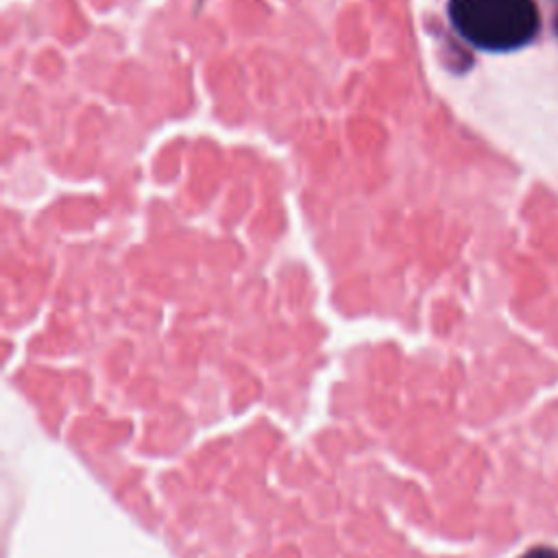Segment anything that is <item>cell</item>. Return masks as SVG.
I'll return each mask as SVG.
<instances>
[{"label": "cell", "instance_id": "cell-1", "mask_svg": "<svg viewBox=\"0 0 558 558\" xmlns=\"http://www.w3.org/2000/svg\"><path fill=\"white\" fill-rule=\"evenodd\" d=\"M449 17L469 44L490 52L525 46L541 24L532 0H449Z\"/></svg>", "mask_w": 558, "mask_h": 558}, {"label": "cell", "instance_id": "cell-2", "mask_svg": "<svg viewBox=\"0 0 558 558\" xmlns=\"http://www.w3.org/2000/svg\"><path fill=\"white\" fill-rule=\"evenodd\" d=\"M521 558H558V551L551 547H534L525 551Z\"/></svg>", "mask_w": 558, "mask_h": 558}, {"label": "cell", "instance_id": "cell-3", "mask_svg": "<svg viewBox=\"0 0 558 558\" xmlns=\"http://www.w3.org/2000/svg\"><path fill=\"white\" fill-rule=\"evenodd\" d=\"M556 31H558V20H556Z\"/></svg>", "mask_w": 558, "mask_h": 558}]
</instances>
